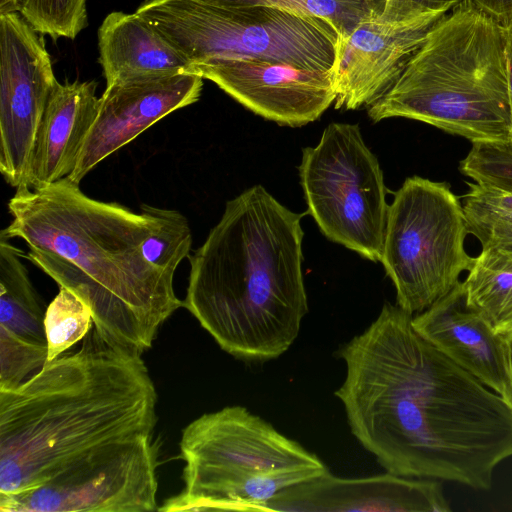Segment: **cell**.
<instances>
[{
  "mask_svg": "<svg viewBox=\"0 0 512 512\" xmlns=\"http://www.w3.org/2000/svg\"><path fill=\"white\" fill-rule=\"evenodd\" d=\"M412 318L385 303L340 348L346 376L335 396L352 434L387 472L488 490L512 456V408L420 335Z\"/></svg>",
  "mask_w": 512,
  "mask_h": 512,
  "instance_id": "6da1fadb",
  "label": "cell"
},
{
  "mask_svg": "<svg viewBox=\"0 0 512 512\" xmlns=\"http://www.w3.org/2000/svg\"><path fill=\"white\" fill-rule=\"evenodd\" d=\"M8 210L12 220L1 232L22 239L26 258L91 308L108 340L143 354L183 307L174 276L142 254L151 228L141 212L90 198L68 177L16 189Z\"/></svg>",
  "mask_w": 512,
  "mask_h": 512,
  "instance_id": "7a4b0ae2",
  "label": "cell"
},
{
  "mask_svg": "<svg viewBox=\"0 0 512 512\" xmlns=\"http://www.w3.org/2000/svg\"><path fill=\"white\" fill-rule=\"evenodd\" d=\"M157 393L142 354L96 327L74 353L0 390V500L130 437L153 434Z\"/></svg>",
  "mask_w": 512,
  "mask_h": 512,
  "instance_id": "3957f363",
  "label": "cell"
},
{
  "mask_svg": "<svg viewBox=\"0 0 512 512\" xmlns=\"http://www.w3.org/2000/svg\"><path fill=\"white\" fill-rule=\"evenodd\" d=\"M302 217L255 185L226 203L188 257L183 307L238 359H275L299 335L308 312Z\"/></svg>",
  "mask_w": 512,
  "mask_h": 512,
  "instance_id": "277c9868",
  "label": "cell"
},
{
  "mask_svg": "<svg viewBox=\"0 0 512 512\" xmlns=\"http://www.w3.org/2000/svg\"><path fill=\"white\" fill-rule=\"evenodd\" d=\"M507 32L470 0L427 33L393 87L368 107L373 122L418 120L472 143H510Z\"/></svg>",
  "mask_w": 512,
  "mask_h": 512,
  "instance_id": "5b68a950",
  "label": "cell"
},
{
  "mask_svg": "<svg viewBox=\"0 0 512 512\" xmlns=\"http://www.w3.org/2000/svg\"><path fill=\"white\" fill-rule=\"evenodd\" d=\"M179 448L184 485L158 511H267L280 492L329 472L316 454L242 406L198 417Z\"/></svg>",
  "mask_w": 512,
  "mask_h": 512,
  "instance_id": "8992f818",
  "label": "cell"
},
{
  "mask_svg": "<svg viewBox=\"0 0 512 512\" xmlns=\"http://www.w3.org/2000/svg\"><path fill=\"white\" fill-rule=\"evenodd\" d=\"M136 13L194 66L214 60L250 59L330 70L339 40L325 20L274 7L147 0Z\"/></svg>",
  "mask_w": 512,
  "mask_h": 512,
  "instance_id": "52a82bcc",
  "label": "cell"
},
{
  "mask_svg": "<svg viewBox=\"0 0 512 512\" xmlns=\"http://www.w3.org/2000/svg\"><path fill=\"white\" fill-rule=\"evenodd\" d=\"M459 198L446 182L407 178L389 205L381 262L396 289L397 305L421 313L447 295L475 258Z\"/></svg>",
  "mask_w": 512,
  "mask_h": 512,
  "instance_id": "ba28073f",
  "label": "cell"
},
{
  "mask_svg": "<svg viewBox=\"0 0 512 512\" xmlns=\"http://www.w3.org/2000/svg\"><path fill=\"white\" fill-rule=\"evenodd\" d=\"M300 182L308 212L331 241L378 262L388 214L383 173L357 124L331 123L303 149Z\"/></svg>",
  "mask_w": 512,
  "mask_h": 512,
  "instance_id": "9c48e42d",
  "label": "cell"
},
{
  "mask_svg": "<svg viewBox=\"0 0 512 512\" xmlns=\"http://www.w3.org/2000/svg\"><path fill=\"white\" fill-rule=\"evenodd\" d=\"M153 434L111 444L42 484L0 500L1 512H149L157 507Z\"/></svg>",
  "mask_w": 512,
  "mask_h": 512,
  "instance_id": "30bf717a",
  "label": "cell"
},
{
  "mask_svg": "<svg viewBox=\"0 0 512 512\" xmlns=\"http://www.w3.org/2000/svg\"><path fill=\"white\" fill-rule=\"evenodd\" d=\"M57 79L43 34L19 12L0 14V172L27 186L36 134Z\"/></svg>",
  "mask_w": 512,
  "mask_h": 512,
  "instance_id": "8fae6325",
  "label": "cell"
},
{
  "mask_svg": "<svg viewBox=\"0 0 512 512\" xmlns=\"http://www.w3.org/2000/svg\"><path fill=\"white\" fill-rule=\"evenodd\" d=\"M194 71L250 111L279 125L313 122L336 98L330 70L231 59L195 65Z\"/></svg>",
  "mask_w": 512,
  "mask_h": 512,
  "instance_id": "7c38bea8",
  "label": "cell"
},
{
  "mask_svg": "<svg viewBox=\"0 0 512 512\" xmlns=\"http://www.w3.org/2000/svg\"><path fill=\"white\" fill-rule=\"evenodd\" d=\"M203 79L196 73H184L106 86L99 98L95 120L68 178L80 184L101 161L156 122L197 102Z\"/></svg>",
  "mask_w": 512,
  "mask_h": 512,
  "instance_id": "4fadbf2b",
  "label": "cell"
},
{
  "mask_svg": "<svg viewBox=\"0 0 512 512\" xmlns=\"http://www.w3.org/2000/svg\"><path fill=\"white\" fill-rule=\"evenodd\" d=\"M428 17L407 23H385L379 17L360 23L338 41L330 69L335 108L370 107L397 82L433 25Z\"/></svg>",
  "mask_w": 512,
  "mask_h": 512,
  "instance_id": "5bb4252c",
  "label": "cell"
},
{
  "mask_svg": "<svg viewBox=\"0 0 512 512\" xmlns=\"http://www.w3.org/2000/svg\"><path fill=\"white\" fill-rule=\"evenodd\" d=\"M267 511H451L439 480L390 472L362 478H340L330 472L288 488L267 504Z\"/></svg>",
  "mask_w": 512,
  "mask_h": 512,
  "instance_id": "9a60e30c",
  "label": "cell"
},
{
  "mask_svg": "<svg viewBox=\"0 0 512 512\" xmlns=\"http://www.w3.org/2000/svg\"><path fill=\"white\" fill-rule=\"evenodd\" d=\"M26 254L0 233V390H11L47 361L45 311L23 262Z\"/></svg>",
  "mask_w": 512,
  "mask_h": 512,
  "instance_id": "2e32d148",
  "label": "cell"
},
{
  "mask_svg": "<svg viewBox=\"0 0 512 512\" xmlns=\"http://www.w3.org/2000/svg\"><path fill=\"white\" fill-rule=\"evenodd\" d=\"M412 324L453 362L503 393L508 377L505 335L467 305L463 281L413 317Z\"/></svg>",
  "mask_w": 512,
  "mask_h": 512,
  "instance_id": "e0dca14e",
  "label": "cell"
},
{
  "mask_svg": "<svg viewBox=\"0 0 512 512\" xmlns=\"http://www.w3.org/2000/svg\"><path fill=\"white\" fill-rule=\"evenodd\" d=\"M97 82H57L33 145L27 186L36 189L68 177L95 120Z\"/></svg>",
  "mask_w": 512,
  "mask_h": 512,
  "instance_id": "ac0fdd59",
  "label": "cell"
},
{
  "mask_svg": "<svg viewBox=\"0 0 512 512\" xmlns=\"http://www.w3.org/2000/svg\"><path fill=\"white\" fill-rule=\"evenodd\" d=\"M98 48L106 86L195 73L194 65L136 12L108 14L98 29Z\"/></svg>",
  "mask_w": 512,
  "mask_h": 512,
  "instance_id": "d6986e66",
  "label": "cell"
},
{
  "mask_svg": "<svg viewBox=\"0 0 512 512\" xmlns=\"http://www.w3.org/2000/svg\"><path fill=\"white\" fill-rule=\"evenodd\" d=\"M463 283L467 305L496 332H512V251L482 248Z\"/></svg>",
  "mask_w": 512,
  "mask_h": 512,
  "instance_id": "ffe728a7",
  "label": "cell"
},
{
  "mask_svg": "<svg viewBox=\"0 0 512 512\" xmlns=\"http://www.w3.org/2000/svg\"><path fill=\"white\" fill-rule=\"evenodd\" d=\"M221 7L266 6L328 22L339 40L362 22L381 16L386 0H199Z\"/></svg>",
  "mask_w": 512,
  "mask_h": 512,
  "instance_id": "44dd1931",
  "label": "cell"
},
{
  "mask_svg": "<svg viewBox=\"0 0 512 512\" xmlns=\"http://www.w3.org/2000/svg\"><path fill=\"white\" fill-rule=\"evenodd\" d=\"M140 212L151 228L141 245L144 258L174 276L179 264L191 252L192 232L187 218L179 211L148 204H142Z\"/></svg>",
  "mask_w": 512,
  "mask_h": 512,
  "instance_id": "7402d4cb",
  "label": "cell"
},
{
  "mask_svg": "<svg viewBox=\"0 0 512 512\" xmlns=\"http://www.w3.org/2000/svg\"><path fill=\"white\" fill-rule=\"evenodd\" d=\"M93 324L91 308L76 294L60 287L45 310L44 327L48 348L46 363L83 340Z\"/></svg>",
  "mask_w": 512,
  "mask_h": 512,
  "instance_id": "603a6c76",
  "label": "cell"
},
{
  "mask_svg": "<svg viewBox=\"0 0 512 512\" xmlns=\"http://www.w3.org/2000/svg\"><path fill=\"white\" fill-rule=\"evenodd\" d=\"M87 0H19V13L54 41L75 39L88 26Z\"/></svg>",
  "mask_w": 512,
  "mask_h": 512,
  "instance_id": "cb8c5ba5",
  "label": "cell"
},
{
  "mask_svg": "<svg viewBox=\"0 0 512 512\" xmlns=\"http://www.w3.org/2000/svg\"><path fill=\"white\" fill-rule=\"evenodd\" d=\"M459 170L476 183L512 192V145L473 143Z\"/></svg>",
  "mask_w": 512,
  "mask_h": 512,
  "instance_id": "d4e9b609",
  "label": "cell"
},
{
  "mask_svg": "<svg viewBox=\"0 0 512 512\" xmlns=\"http://www.w3.org/2000/svg\"><path fill=\"white\" fill-rule=\"evenodd\" d=\"M467 185L462 204L466 219L512 225V192L476 182Z\"/></svg>",
  "mask_w": 512,
  "mask_h": 512,
  "instance_id": "484cf974",
  "label": "cell"
},
{
  "mask_svg": "<svg viewBox=\"0 0 512 512\" xmlns=\"http://www.w3.org/2000/svg\"><path fill=\"white\" fill-rule=\"evenodd\" d=\"M465 0H386L380 21L407 23L422 18H442Z\"/></svg>",
  "mask_w": 512,
  "mask_h": 512,
  "instance_id": "4316f807",
  "label": "cell"
},
{
  "mask_svg": "<svg viewBox=\"0 0 512 512\" xmlns=\"http://www.w3.org/2000/svg\"><path fill=\"white\" fill-rule=\"evenodd\" d=\"M469 234L475 236L482 248L512 251V225L468 220Z\"/></svg>",
  "mask_w": 512,
  "mask_h": 512,
  "instance_id": "83f0119b",
  "label": "cell"
},
{
  "mask_svg": "<svg viewBox=\"0 0 512 512\" xmlns=\"http://www.w3.org/2000/svg\"><path fill=\"white\" fill-rule=\"evenodd\" d=\"M483 14L505 29L512 26V0H470Z\"/></svg>",
  "mask_w": 512,
  "mask_h": 512,
  "instance_id": "f1b7e54d",
  "label": "cell"
},
{
  "mask_svg": "<svg viewBox=\"0 0 512 512\" xmlns=\"http://www.w3.org/2000/svg\"><path fill=\"white\" fill-rule=\"evenodd\" d=\"M505 342L508 377L505 389L501 395L512 408V332L505 335Z\"/></svg>",
  "mask_w": 512,
  "mask_h": 512,
  "instance_id": "f546056e",
  "label": "cell"
},
{
  "mask_svg": "<svg viewBox=\"0 0 512 512\" xmlns=\"http://www.w3.org/2000/svg\"><path fill=\"white\" fill-rule=\"evenodd\" d=\"M507 32V45H506V56H507V78H508V93L510 101L511 111V137L510 144L512 145V26L506 29Z\"/></svg>",
  "mask_w": 512,
  "mask_h": 512,
  "instance_id": "4dcf8cb0",
  "label": "cell"
},
{
  "mask_svg": "<svg viewBox=\"0 0 512 512\" xmlns=\"http://www.w3.org/2000/svg\"><path fill=\"white\" fill-rule=\"evenodd\" d=\"M19 12V0H0V14Z\"/></svg>",
  "mask_w": 512,
  "mask_h": 512,
  "instance_id": "1f68e13d",
  "label": "cell"
}]
</instances>
